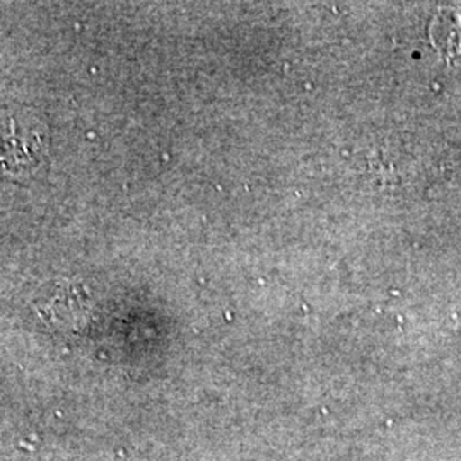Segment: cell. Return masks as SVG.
Returning <instances> with one entry per match:
<instances>
[{"label":"cell","mask_w":461,"mask_h":461,"mask_svg":"<svg viewBox=\"0 0 461 461\" xmlns=\"http://www.w3.org/2000/svg\"><path fill=\"white\" fill-rule=\"evenodd\" d=\"M34 312L51 331L79 333L93 320V301L79 284H50L36 299Z\"/></svg>","instance_id":"obj_2"},{"label":"cell","mask_w":461,"mask_h":461,"mask_svg":"<svg viewBox=\"0 0 461 461\" xmlns=\"http://www.w3.org/2000/svg\"><path fill=\"white\" fill-rule=\"evenodd\" d=\"M49 152L45 123L26 108H0V178L24 182L40 171Z\"/></svg>","instance_id":"obj_1"}]
</instances>
